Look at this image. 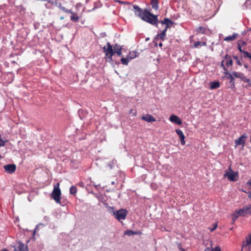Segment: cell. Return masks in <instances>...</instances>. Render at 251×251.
Here are the masks:
<instances>
[{"label": "cell", "instance_id": "obj_1", "mask_svg": "<svg viewBox=\"0 0 251 251\" xmlns=\"http://www.w3.org/2000/svg\"><path fill=\"white\" fill-rule=\"evenodd\" d=\"M134 8L138 12L139 16L141 19L146 22L150 23L152 25H156L158 23V17L154 15L148 9H141L140 7L137 6H134Z\"/></svg>", "mask_w": 251, "mask_h": 251}, {"label": "cell", "instance_id": "obj_2", "mask_svg": "<svg viewBox=\"0 0 251 251\" xmlns=\"http://www.w3.org/2000/svg\"><path fill=\"white\" fill-rule=\"evenodd\" d=\"M251 213V205L245 206L244 207L236 211L232 214V221L233 223L238 218L243 217L250 214Z\"/></svg>", "mask_w": 251, "mask_h": 251}, {"label": "cell", "instance_id": "obj_3", "mask_svg": "<svg viewBox=\"0 0 251 251\" xmlns=\"http://www.w3.org/2000/svg\"><path fill=\"white\" fill-rule=\"evenodd\" d=\"M224 177L228 178V179L231 182H235L239 178V173L238 171L233 170L231 168V164L224 173Z\"/></svg>", "mask_w": 251, "mask_h": 251}, {"label": "cell", "instance_id": "obj_4", "mask_svg": "<svg viewBox=\"0 0 251 251\" xmlns=\"http://www.w3.org/2000/svg\"><path fill=\"white\" fill-rule=\"evenodd\" d=\"M61 195V192L60 189V184L58 183L54 186L53 190L51 194V197L57 203H60Z\"/></svg>", "mask_w": 251, "mask_h": 251}, {"label": "cell", "instance_id": "obj_5", "mask_svg": "<svg viewBox=\"0 0 251 251\" xmlns=\"http://www.w3.org/2000/svg\"><path fill=\"white\" fill-rule=\"evenodd\" d=\"M247 137V134H244L236 139L235 141V148H236L238 146H241L242 148H244Z\"/></svg>", "mask_w": 251, "mask_h": 251}, {"label": "cell", "instance_id": "obj_6", "mask_svg": "<svg viewBox=\"0 0 251 251\" xmlns=\"http://www.w3.org/2000/svg\"><path fill=\"white\" fill-rule=\"evenodd\" d=\"M128 214V211L125 209H121L116 213V218L118 220H125Z\"/></svg>", "mask_w": 251, "mask_h": 251}, {"label": "cell", "instance_id": "obj_7", "mask_svg": "<svg viewBox=\"0 0 251 251\" xmlns=\"http://www.w3.org/2000/svg\"><path fill=\"white\" fill-rule=\"evenodd\" d=\"M104 49L106 56H107L109 58H111L115 53L113 50V48L109 44H107V46L105 47Z\"/></svg>", "mask_w": 251, "mask_h": 251}, {"label": "cell", "instance_id": "obj_8", "mask_svg": "<svg viewBox=\"0 0 251 251\" xmlns=\"http://www.w3.org/2000/svg\"><path fill=\"white\" fill-rule=\"evenodd\" d=\"M233 75L234 76H235V77H236L238 78H239V79H241L243 81L248 83V84H249L250 86H251V81H250V80L248 79L247 78H246L245 76L244 75H243L242 74L240 73H238V72H233Z\"/></svg>", "mask_w": 251, "mask_h": 251}, {"label": "cell", "instance_id": "obj_9", "mask_svg": "<svg viewBox=\"0 0 251 251\" xmlns=\"http://www.w3.org/2000/svg\"><path fill=\"white\" fill-rule=\"evenodd\" d=\"M16 166L13 164H10L8 165H5L4 167L6 172L9 174H12L16 170Z\"/></svg>", "mask_w": 251, "mask_h": 251}, {"label": "cell", "instance_id": "obj_10", "mask_svg": "<svg viewBox=\"0 0 251 251\" xmlns=\"http://www.w3.org/2000/svg\"><path fill=\"white\" fill-rule=\"evenodd\" d=\"M169 120L172 123H175L178 125H180L182 124V121L176 115L172 114L169 118Z\"/></svg>", "mask_w": 251, "mask_h": 251}, {"label": "cell", "instance_id": "obj_11", "mask_svg": "<svg viewBox=\"0 0 251 251\" xmlns=\"http://www.w3.org/2000/svg\"><path fill=\"white\" fill-rule=\"evenodd\" d=\"M141 119L143 120L148 122L149 123H152L154 122H155L156 121V119H155L152 115L150 114H146L143 115Z\"/></svg>", "mask_w": 251, "mask_h": 251}, {"label": "cell", "instance_id": "obj_12", "mask_svg": "<svg viewBox=\"0 0 251 251\" xmlns=\"http://www.w3.org/2000/svg\"><path fill=\"white\" fill-rule=\"evenodd\" d=\"M176 132H177V133L178 134V135L180 138V142H181V143L182 145H185V136L184 134V133L183 132L179 130V129H177L176 130Z\"/></svg>", "mask_w": 251, "mask_h": 251}, {"label": "cell", "instance_id": "obj_13", "mask_svg": "<svg viewBox=\"0 0 251 251\" xmlns=\"http://www.w3.org/2000/svg\"><path fill=\"white\" fill-rule=\"evenodd\" d=\"M15 251H27L26 248L24 246V245L19 242L15 247Z\"/></svg>", "mask_w": 251, "mask_h": 251}, {"label": "cell", "instance_id": "obj_14", "mask_svg": "<svg viewBox=\"0 0 251 251\" xmlns=\"http://www.w3.org/2000/svg\"><path fill=\"white\" fill-rule=\"evenodd\" d=\"M210 86L211 89H214L219 88L220 86V82L218 81H215L211 82L210 84Z\"/></svg>", "mask_w": 251, "mask_h": 251}, {"label": "cell", "instance_id": "obj_15", "mask_svg": "<svg viewBox=\"0 0 251 251\" xmlns=\"http://www.w3.org/2000/svg\"><path fill=\"white\" fill-rule=\"evenodd\" d=\"M161 23L163 25H166L167 28L172 26V25L174 24V23L172 22L171 20L168 19H165L164 20L161 22Z\"/></svg>", "mask_w": 251, "mask_h": 251}, {"label": "cell", "instance_id": "obj_16", "mask_svg": "<svg viewBox=\"0 0 251 251\" xmlns=\"http://www.w3.org/2000/svg\"><path fill=\"white\" fill-rule=\"evenodd\" d=\"M238 34H233L232 35H230L229 36H228V37H226L224 40L225 41H233V40L236 39V38L238 37Z\"/></svg>", "mask_w": 251, "mask_h": 251}, {"label": "cell", "instance_id": "obj_17", "mask_svg": "<svg viewBox=\"0 0 251 251\" xmlns=\"http://www.w3.org/2000/svg\"><path fill=\"white\" fill-rule=\"evenodd\" d=\"M122 47L120 46H118L117 45H116L115 47L113 48V50L114 51V53H116L118 55H121V51H122Z\"/></svg>", "mask_w": 251, "mask_h": 251}, {"label": "cell", "instance_id": "obj_18", "mask_svg": "<svg viewBox=\"0 0 251 251\" xmlns=\"http://www.w3.org/2000/svg\"><path fill=\"white\" fill-rule=\"evenodd\" d=\"M225 60H226V64L228 67L229 66H232V60L230 58H229V55H227L225 57Z\"/></svg>", "mask_w": 251, "mask_h": 251}, {"label": "cell", "instance_id": "obj_19", "mask_svg": "<svg viewBox=\"0 0 251 251\" xmlns=\"http://www.w3.org/2000/svg\"><path fill=\"white\" fill-rule=\"evenodd\" d=\"M140 233V232H138V231H131V230H128V231H126L125 232L124 234L130 236V235H135V234H139Z\"/></svg>", "mask_w": 251, "mask_h": 251}, {"label": "cell", "instance_id": "obj_20", "mask_svg": "<svg viewBox=\"0 0 251 251\" xmlns=\"http://www.w3.org/2000/svg\"><path fill=\"white\" fill-rule=\"evenodd\" d=\"M238 49L239 50V51L242 53L243 54V55H244L245 57H247L248 58H249L250 60H251V53H249V52H245L244 51H243L241 50V47H238Z\"/></svg>", "mask_w": 251, "mask_h": 251}, {"label": "cell", "instance_id": "obj_21", "mask_svg": "<svg viewBox=\"0 0 251 251\" xmlns=\"http://www.w3.org/2000/svg\"><path fill=\"white\" fill-rule=\"evenodd\" d=\"M77 192V188L76 186H72L70 189V193L71 194V195H74L76 194Z\"/></svg>", "mask_w": 251, "mask_h": 251}, {"label": "cell", "instance_id": "obj_22", "mask_svg": "<svg viewBox=\"0 0 251 251\" xmlns=\"http://www.w3.org/2000/svg\"><path fill=\"white\" fill-rule=\"evenodd\" d=\"M159 2L158 1H152V8L156 10H157L158 9V7H159V4H158Z\"/></svg>", "mask_w": 251, "mask_h": 251}, {"label": "cell", "instance_id": "obj_23", "mask_svg": "<svg viewBox=\"0 0 251 251\" xmlns=\"http://www.w3.org/2000/svg\"><path fill=\"white\" fill-rule=\"evenodd\" d=\"M246 244L247 246H251V233L247 236L246 240Z\"/></svg>", "mask_w": 251, "mask_h": 251}, {"label": "cell", "instance_id": "obj_24", "mask_svg": "<svg viewBox=\"0 0 251 251\" xmlns=\"http://www.w3.org/2000/svg\"><path fill=\"white\" fill-rule=\"evenodd\" d=\"M225 74H226V76L227 77V78L230 79L231 81V82H232V83H233V84H234V78L231 76V75L230 73H229L228 72H225Z\"/></svg>", "mask_w": 251, "mask_h": 251}, {"label": "cell", "instance_id": "obj_25", "mask_svg": "<svg viewBox=\"0 0 251 251\" xmlns=\"http://www.w3.org/2000/svg\"><path fill=\"white\" fill-rule=\"evenodd\" d=\"M129 61L130 59L129 58H122L121 60L122 63L125 65H127L129 63Z\"/></svg>", "mask_w": 251, "mask_h": 251}, {"label": "cell", "instance_id": "obj_26", "mask_svg": "<svg viewBox=\"0 0 251 251\" xmlns=\"http://www.w3.org/2000/svg\"><path fill=\"white\" fill-rule=\"evenodd\" d=\"M218 222L215 223L214 225H213V226L212 227V228H211V231L212 232V231H215L217 229V228L218 227Z\"/></svg>", "mask_w": 251, "mask_h": 251}, {"label": "cell", "instance_id": "obj_27", "mask_svg": "<svg viewBox=\"0 0 251 251\" xmlns=\"http://www.w3.org/2000/svg\"><path fill=\"white\" fill-rule=\"evenodd\" d=\"M203 45H205V43H202V42H197L196 43H195V46L196 47H197L199 46H203Z\"/></svg>", "mask_w": 251, "mask_h": 251}, {"label": "cell", "instance_id": "obj_28", "mask_svg": "<svg viewBox=\"0 0 251 251\" xmlns=\"http://www.w3.org/2000/svg\"><path fill=\"white\" fill-rule=\"evenodd\" d=\"M166 33V30H164L162 33L160 34V35H159L160 38H161L162 39H163L164 37L165 36V35H166V33Z\"/></svg>", "mask_w": 251, "mask_h": 251}, {"label": "cell", "instance_id": "obj_29", "mask_svg": "<svg viewBox=\"0 0 251 251\" xmlns=\"http://www.w3.org/2000/svg\"><path fill=\"white\" fill-rule=\"evenodd\" d=\"M212 251H221V249L220 247L217 246L212 249Z\"/></svg>", "mask_w": 251, "mask_h": 251}, {"label": "cell", "instance_id": "obj_30", "mask_svg": "<svg viewBox=\"0 0 251 251\" xmlns=\"http://www.w3.org/2000/svg\"><path fill=\"white\" fill-rule=\"evenodd\" d=\"M233 57L234 58V59H235V60H236V61H237V62H238V64H240H240H241V63H240V61H239V60H238V57H235V56H233Z\"/></svg>", "mask_w": 251, "mask_h": 251}, {"label": "cell", "instance_id": "obj_31", "mask_svg": "<svg viewBox=\"0 0 251 251\" xmlns=\"http://www.w3.org/2000/svg\"><path fill=\"white\" fill-rule=\"evenodd\" d=\"M247 185L249 186H250V187H251V178H250L249 181L247 183Z\"/></svg>", "mask_w": 251, "mask_h": 251}, {"label": "cell", "instance_id": "obj_32", "mask_svg": "<svg viewBox=\"0 0 251 251\" xmlns=\"http://www.w3.org/2000/svg\"><path fill=\"white\" fill-rule=\"evenodd\" d=\"M248 197H249V198H250L251 199V192H250V193H249Z\"/></svg>", "mask_w": 251, "mask_h": 251}, {"label": "cell", "instance_id": "obj_33", "mask_svg": "<svg viewBox=\"0 0 251 251\" xmlns=\"http://www.w3.org/2000/svg\"><path fill=\"white\" fill-rule=\"evenodd\" d=\"M7 251V250H6V249H3V250H2V251Z\"/></svg>", "mask_w": 251, "mask_h": 251}, {"label": "cell", "instance_id": "obj_34", "mask_svg": "<svg viewBox=\"0 0 251 251\" xmlns=\"http://www.w3.org/2000/svg\"><path fill=\"white\" fill-rule=\"evenodd\" d=\"M250 142H251V138H250Z\"/></svg>", "mask_w": 251, "mask_h": 251}]
</instances>
